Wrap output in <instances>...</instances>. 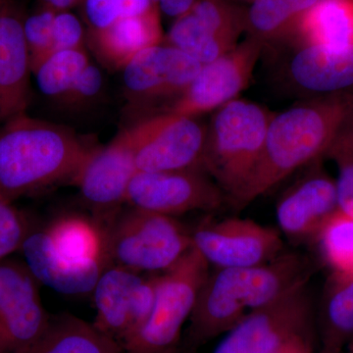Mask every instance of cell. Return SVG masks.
<instances>
[{
	"label": "cell",
	"instance_id": "cell-7",
	"mask_svg": "<svg viewBox=\"0 0 353 353\" xmlns=\"http://www.w3.org/2000/svg\"><path fill=\"white\" fill-rule=\"evenodd\" d=\"M206 130L196 117L163 111L122 132L138 171L161 172L202 169Z\"/></svg>",
	"mask_w": 353,
	"mask_h": 353
},
{
	"label": "cell",
	"instance_id": "cell-20",
	"mask_svg": "<svg viewBox=\"0 0 353 353\" xmlns=\"http://www.w3.org/2000/svg\"><path fill=\"white\" fill-rule=\"evenodd\" d=\"M161 41L157 7L143 15L121 17L105 29L90 30L88 34V43L97 57L115 69L124 68L141 50Z\"/></svg>",
	"mask_w": 353,
	"mask_h": 353
},
{
	"label": "cell",
	"instance_id": "cell-22",
	"mask_svg": "<svg viewBox=\"0 0 353 353\" xmlns=\"http://www.w3.org/2000/svg\"><path fill=\"white\" fill-rule=\"evenodd\" d=\"M292 46H343L353 43V0H319L288 41Z\"/></svg>",
	"mask_w": 353,
	"mask_h": 353
},
{
	"label": "cell",
	"instance_id": "cell-35",
	"mask_svg": "<svg viewBox=\"0 0 353 353\" xmlns=\"http://www.w3.org/2000/svg\"><path fill=\"white\" fill-rule=\"evenodd\" d=\"M343 152H353V111L341 127L333 145L326 153V157Z\"/></svg>",
	"mask_w": 353,
	"mask_h": 353
},
{
	"label": "cell",
	"instance_id": "cell-17",
	"mask_svg": "<svg viewBox=\"0 0 353 353\" xmlns=\"http://www.w3.org/2000/svg\"><path fill=\"white\" fill-rule=\"evenodd\" d=\"M31 73L24 18L13 2L7 0L0 11V125L27 114Z\"/></svg>",
	"mask_w": 353,
	"mask_h": 353
},
{
	"label": "cell",
	"instance_id": "cell-21",
	"mask_svg": "<svg viewBox=\"0 0 353 353\" xmlns=\"http://www.w3.org/2000/svg\"><path fill=\"white\" fill-rule=\"evenodd\" d=\"M319 0H250L245 8L246 37L267 46L289 41L305 14Z\"/></svg>",
	"mask_w": 353,
	"mask_h": 353
},
{
	"label": "cell",
	"instance_id": "cell-10",
	"mask_svg": "<svg viewBox=\"0 0 353 353\" xmlns=\"http://www.w3.org/2000/svg\"><path fill=\"white\" fill-rule=\"evenodd\" d=\"M225 203L222 190L201 168L138 171L126 196L128 206L175 218L194 211L212 212Z\"/></svg>",
	"mask_w": 353,
	"mask_h": 353
},
{
	"label": "cell",
	"instance_id": "cell-18",
	"mask_svg": "<svg viewBox=\"0 0 353 353\" xmlns=\"http://www.w3.org/2000/svg\"><path fill=\"white\" fill-rule=\"evenodd\" d=\"M289 76L306 97L353 90V43L343 46L306 44L292 52Z\"/></svg>",
	"mask_w": 353,
	"mask_h": 353
},
{
	"label": "cell",
	"instance_id": "cell-1",
	"mask_svg": "<svg viewBox=\"0 0 353 353\" xmlns=\"http://www.w3.org/2000/svg\"><path fill=\"white\" fill-rule=\"evenodd\" d=\"M352 111L353 90L308 97L274 114L259 163L234 209L246 208L294 172L326 157Z\"/></svg>",
	"mask_w": 353,
	"mask_h": 353
},
{
	"label": "cell",
	"instance_id": "cell-29",
	"mask_svg": "<svg viewBox=\"0 0 353 353\" xmlns=\"http://www.w3.org/2000/svg\"><path fill=\"white\" fill-rule=\"evenodd\" d=\"M54 11L44 8L24 19V34L30 58L32 73L46 58L55 52L53 39Z\"/></svg>",
	"mask_w": 353,
	"mask_h": 353
},
{
	"label": "cell",
	"instance_id": "cell-25",
	"mask_svg": "<svg viewBox=\"0 0 353 353\" xmlns=\"http://www.w3.org/2000/svg\"><path fill=\"white\" fill-rule=\"evenodd\" d=\"M166 43L194 58L201 66L234 48L218 38L190 11L175 19L167 34Z\"/></svg>",
	"mask_w": 353,
	"mask_h": 353
},
{
	"label": "cell",
	"instance_id": "cell-13",
	"mask_svg": "<svg viewBox=\"0 0 353 353\" xmlns=\"http://www.w3.org/2000/svg\"><path fill=\"white\" fill-rule=\"evenodd\" d=\"M137 172L134 152L123 132L108 145L90 152L74 183L99 227L105 226L126 204L128 189Z\"/></svg>",
	"mask_w": 353,
	"mask_h": 353
},
{
	"label": "cell",
	"instance_id": "cell-4",
	"mask_svg": "<svg viewBox=\"0 0 353 353\" xmlns=\"http://www.w3.org/2000/svg\"><path fill=\"white\" fill-rule=\"evenodd\" d=\"M274 114L254 102L234 101L213 111L206 130L202 169L233 205L259 163Z\"/></svg>",
	"mask_w": 353,
	"mask_h": 353
},
{
	"label": "cell",
	"instance_id": "cell-40",
	"mask_svg": "<svg viewBox=\"0 0 353 353\" xmlns=\"http://www.w3.org/2000/svg\"><path fill=\"white\" fill-rule=\"evenodd\" d=\"M7 0H0V11H1L2 7L6 3Z\"/></svg>",
	"mask_w": 353,
	"mask_h": 353
},
{
	"label": "cell",
	"instance_id": "cell-16",
	"mask_svg": "<svg viewBox=\"0 0 353 353\" xmlns=\"http://www.w3.org/2000/svg\"><path fill=\"white\" fill-rule=\"evenodd\" d=\"M338 209L336 181L315 169L296 181L279 199V231L294 241L315 240Z\"/></svg>",
	"mask_w": 353,
	"mask_h": 353
},
{
	"label": "cell",
	"instance_id": "cell-24",
	"mask_svg": "<svg viewBox=\"0 0 353 353\" xmlns=\"http://www.w3.org/2000/svg\"><path fill=\"white\" fill-rule=\"evenodd\" d=\"M53 248L65 259L88 264L109 260L103 230L94 220L68 215L53 221L44 229Z\"/></svg>",
	"mask_w": 353,
	"mask_h": 353
},
{
	"label": "cell",
	"instance_id": "cell-5",
	"mask_svg": "<svg viewBox=\"0 0 353 353\" xmlns=\"http://www.w3.org/2000/svg\"><path fill=\"white\" fill-rule=\"evenodd\" d=\"M101 229L110 264L141 273L168 271L192 248L190 228L176 218L131 206Z\"/></svg>",
	"mask_w": 353,
	"mask_h": 353
},
{
	"label": "cell",
	"instance_id": "cell-28",
	"mask_svg": "<svg viewBox=\"0 0 353 353\" xmlns=\"http://www.w3.org/2000/svg\"><path fill=\"white\" fill-rule=\"evenodd\" d=\"M323 310L334 341L353 334V274L333 273L325 289Z\"/></svg>",
	"mask_w": 353,
	"mask_h": 353
},
{
	"label": "cell",
	"instance_id": "cell-23",
	"mask_svg": "<svg viewBox=\"0 0 353 353\" xmlns=\"http://www.w3.org/2000/svg\"><path fill=\"white\" fill-rule=\"evenodd\" d=\"M28 353H123V348L92 323L64 313L52 316L48 332Z\"/></svg>",
	"mask_w": 353,
	"mask_h": 353
},
{
	"label": "cell",
	"instance_id": "cell-6",
	"mask_svg": "<svg viewBox=\"0 0 353 353\" xmlns=\"http://www.w3.org/2000/svg\"><path fill=\"white\" fill-rule=\"evenodd\" d=\"M210 266L194 248L159 280L150 314L123 353H176L183 324L187 322Z\"/></svg>",
	"mask_w": 353,
	"mask_h": 353
},
{
	"label": "cell",
	"instance_id": "cell-41",
	"mask_svg": "<svg viewBox=\"0 0 353 353\" xmlns=\"http://www.w3.org/2000/svg\"><path fill=\"white\" fill-rule=\"evenodd\" d=\"M232 1L250 2V0H232Z\"/></svg>",
	"mask_w": 353,
	"mask_h": 353
},
{
	"label": "cell",
	"instance_id": "cell-34",
	"mask_svg": "<svg viewBox=\"0 0 353 353\" xmlns=\"http://www.w3.org/2000/svg\"><path fill=\"white\" fill-rule=\"evenodd\" d=\"M83 6L92 31L105 29L122 17L117 0H83Z\"/></svg>",
	"mask_w": 353,
	"mask_h": 353
},
{
	"label": "cell",
	"instance_id": "cell-32",
	"mask_svg": "<svg viewBox=\"0 0 353 353\" xmlns=\"http://www.w3.org/2000/svg\"><path fill=\"white\" fill-rule=\"evenodd\" d=\"M53 39L55 51L85 50V34L82 23L69 11L55 14Z\"/></svg>",
	"mask_w": 353,
	"mask_h": 353
},
{
	"label": "cell",
	"instance_id": "cell-36",
	"mask_svg": "<svg viewBox=\"0 0 353 353\" xmlns=\"http://www.w3.org/2000/svg\"><path fill=\"white\" fill-rule=\"evenodd\" d=\"M196 1V0H153L158 10L175 19L187 13Z\"/></svg>",
	"mask_w": 353,
	"mask_h": 353
},
{
	"label": "cell",
	"instance_id": "cell-15",
	"mask_svg": "<svg viewBox=\"0 0 353 353\" xmlns=\"http://www.w3.org/2000/svg\"><path fill=\"white\" fill-rule=\"evenodd\" d=\"M201 65L169 44L150 46L132 58L123 68L127 99L134 105L175 101L197 75Z\"/></svg>",
	"mask_w": 353,
	"mask_h": 353
},
{
	"label": "cell",
	"instance_id": "cell-33",
	"mask_svg": "<svg viewBox=\"0 0 353 353\" xmlns=\"http://www.w3.org/2000/svg\"><path fill=\"white\" fill-rule=\"evenodd\" d=\"M328 157L338 166L336 189L339 210L353 218V152L334 153Z\"/></svg>",
	"mask_w": 353,
	"mask_h": 353
},
{
	"label": "cell",
	"instance_id": "cell-8",
	"mask_svg": "<svg viewBox=\"0 0 353 353\" xmlns=\"http://www.w3.org/2000/svg\"><path fill=\"white\" fill-rule=\"evenodd\" d=\"M190 231L192 248L215 269L257 266L285 252L281 232L252 219H204Z\"/></svg>",
	"mask_w": 353,
	"mask_h": 353
},
{
	"label": "cell",
	"instance_id": "cell-3",
	"mask_svg": "<svg viewBox=\"0 0 353 353\" xmlns=\"http://www.w3.org/2000/svg\"><path fill=\"white\" fill-rule=\"evenodd\" d=\"M69 128L28 114L0 125V197L14 202L75 181L90 152Z\"/></svg>",
	"mask_w": 353,
	"mask_h": 353
},
{
	"label": "cell",
	"instance_id": "cell-30",
	"mask_svg": "<svg viewBox=\"0 0 353 353\" xmlns=\"http://www.w3.org/2000/svg\"><path fill=\"white\" fill-rule=\"evenodd\" d=\"M31 232L28 221L13 202L0 197V261L20 250Z\"/></svg>",
	"mask_w": 353,
	"mask_h": 353
},
{
	"label": "cell",
	"instance_id": "cell-9",
	"mask_svg": "<svg viewBox=\"0 0 353 353\" xmlns=\"http://www.w3.org/2000/svg\"><path fill=\"white\" fill-rule=\"evenodd\" d=\"M159 274L143 275L141 272L109 265L92 290L97 308L92 323L95 328L123 348L150 314Z\"/></svg>",
	"mask_w": 353,
	"mask_h": 353
},
{
	"label": "cell",
	"instance_id": "cell-27",
	"mask_svg": "<svg viewBox=\"0 0 353 353\" xmlns=\"http://www.w3.org/2000/svg\"><path fill=\"white\" fill-rule=\"evenodd\" d=\"M333 273L353 274V218L336 210L316 236Z\"/></svg>",
	"mask_w": 353,
	"mask_h": 353
},
{
	"label": "cell",
	"instance_id": "cell-37",
	"mask_svg": "<svg viewBox=\"0 0 353 353\" xmlns=\"http://www.w3.org/2000/svg\"><path fill=\"white\" fill-rule=\"evenodd\" d=\"M117 2L122 17L143 15L157 7L153 0H117Z\"/></svg>",
	"mask_w": 353,
	"mask_h": 353
},
{
	"label": "cell",
	"instance_id": "cell-12",
	"mask_svg": "<svg viewBox=\"0 0 353 353\" xmlns=\"http://www.w3.org/2000/svg\"><path fill=\"white\" fill-rule=\"evenodd\" d=\"M39 285L24 262L0 261V353H28L50 328Z\"/></svg>",
	"mask_w": 353,
	"mask_h": 353
},
{
	"label": "cell",
	"instance_id": "cell-38",
	"mask_svg": "<svg viewBox=\"0 0 353 353\" xmlns=\"http://www.w3.org/2000/svg\"><path fill=\"white\" fill-rule=\"evenodd\" d=\"M270 353H308L301 334L292 336Z\"/></svg>",
	"mask_w": 353,
	"mask_h": 353
},
{
	"label": "cell",
	"instance_id": "cell-19",
	"mask_svg": "<svg viewBox=\"0 0 353 353\" xmlns=\"http://www.w3.org/2000/svg\"><path fill=\"white\" fill-rule=\"evenodd\" d=\"M26 266L39 284L66 294H83L94 290L106 261L81 264L65 259L53 248L43 230L32 231L22 248Z\"/></svg>",
	"mask_w": 353,
	"mask_h": 353
},
{
	"label": "cell",
	"instance_id": "cell-31",
	"mask_svg": "<svg viewBox=\"0 0 353 353\" xmlns=\"http://www.w3.org/2000/svg\"><path fill=\"white\" fill-rule=\"evenodd\" d=\"M103 76L95 65L88 64L68 92L60 99L62 105L74 109L87 105L101 94Z\"/></svg>",
	"mask_w": 353,
	"mask_h": 353
},
{
	"label": "cell",
	"instance_id": "cell-26",
	"mask_svg": "<svg viewBox=\"0 0 353 353\" xmlns=\"http://www.w3.org/2000/svg\"><path fill=\"white\" fill-rule=\"evenodd\" d=\"M90 63L85 50L55 51L32 74L39 90L59 101Z\"/></svg>",
	"mask_w": 353,
	"mask_h": 353
},
{
	"label": "cell",
	"instance_id": "cell-11",
	"mask_svg": "<svg viewBox=\"0 0 353 353\" xmlns=\"http://www.w3.org/2000/svg\"><path fill=\"white\" fill-rule=\"evenodd\" d=\"M264 51L261 41L246 37L214 61L201 66L183 94L165 111L197 118L238 99L252 80Z\"/></svg>",
	"mask_w": 353,
	"mask_h": 353
},
{
	"label": "cell",
	"instance_id": "cell-2",
	"mask_svg": "<svg viewBox=\"0 0 353 353\" xmlns=\"http://www.w3.org/2000/svg\"><path fill=\"white\" fill-rule=\"evenodd\" d=\"M310 275L307 259L297 252L257 266L209 272L190 317V339L197 343L229 331L250 312L308 284Z\"/></svg>",
	"mask_w": 353,
	"mask_h": 353
},
{
	"label": "cell",
	"instance_id": "cell-39",
	"mask_svg": "<svg viewBox=\"0 0 353 353\" xmlns=\"http://www.w3.org/2000/svg\"><path fill=\"white\" fill-rule=\"evenodd\" d=\"M81 0H43L44 8L50 9L54 12L68 11L70 8L75 6Z\"/></svg>",
	"mask_w": 353,
	"mask_h": 353
},
{
	"label": "cell",
	"instance_id": "cell-14",
	"mask_svg": "<svg viewBox=\"0 0 353 353\" xmlns=\"http://www.w3.org/2000/svg\"><path fill=\"white\" fill-rule=\"evenodd\" d=\"M307 285L246 315L229 330L213 353H270L301 334L310 311Z\"/></svg>",
	"mask_w": 353,
	"mask_h": 353
}]
</instances>
